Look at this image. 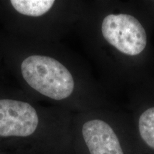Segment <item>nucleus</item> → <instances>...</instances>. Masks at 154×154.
Segmentation results:
<instances>
[{"label":"nucleus","mask_w":154,"mask_h":154,"mask_svg":"<svg viewBox=\"0 0 154 154\" xmlns=\"http://www.w3.org/2000/svg\"><path fill=\"white\" fill-rule=\"evenodd\" d=\"M37 113L29 103L17 100H0V136L26 137L35 131Z\"/></svg>","instance_id":"39448f33"},{"label":"nucleus","mask_w":154,"mask_h":154,"mask_svg":"<svg viewBox=\"0 0 154 154\" xmlns=\"http://www.w3.org/2000/svg\"><path fill=\"white\" fill-rule=\"evenodd\" d=\"M21 69L29 85L50 99L63 101L75 95L77 83L74 73L54 58L30 56L23 61Z\"/></svg>","instance_id":"7ed1b4c3"},{"label":"nucleus","mask_w":154,"mask_h":154,"mask_svg":"<svg viewBox=\"0 0 154 154\" xmlns=\"http://www.w3.org/2000/svg\"><path fill=\"white\" fill-rule=\"evenodd\" d=\"M92 38L108 89L128 88L152 75L153 24L138 1L96 3Z\"/></svg>","instance_id":"f257e3e1"},{"label":"nucleus","mask_w":154,"mask_h":154,"mask_svg":"<svg viewBox=\"0 0 154 154\" xmlns=\"http://www.w3.org/2000/svg\"><path fill=\"white\" fill-rule=\"evenodd\" d=\"M11 5L20 14L30 17L45 14L54 5L53 0H11Z\"/></svg>","instance_id":"423d86ee"},{"label":"nucleus","mask_w":154,"mask_h":154,"mask_svg":"<svg viewBox=\"0 0 154 154\" xmlns=\"http://www.w3.org/2000/svg\"><path fill=\"white\" fill-rule=\"evenodd\" d=\"M138 2L147 13L154 28V0H138Z\"/></svg>","instance_id":"0eeeda50"},{"label":"nucleus","mask_w":154,"mask_h":154,"mask_svg":"<svg viewBox=\"0 0 154 154\" xmlns=\"http://www.w3.org/2000/svg\"><path fill=\"white\" fill-rule=\"evenodd\" d=\"M132 124L144 154H154V76L149 75L128 89Z\"/></svg>","instance_id":"20e7f679"},{"label":"nucleus","mask_w":154,"mask_h":154,"mask_svg":"<svg viewBox=\"0 0 154 154\" xmlns=\"http://www.w3.org/2000/svg\"><path fill=\"white\" fill-rule=\"evenodd\" d=\"M86 117L80 136L87 154H144L129 113L120 107L97 109Z\"/></svg>","instance_id":"f03ea898"}]
</instances>
